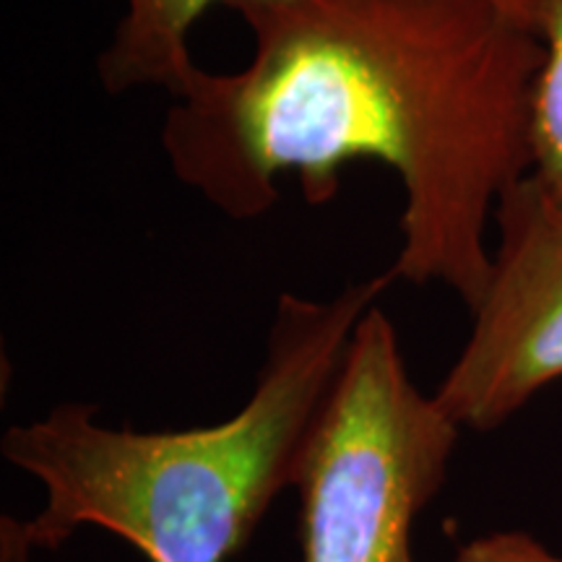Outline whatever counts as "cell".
<instances>
[{"mask_svg":"<svg viewBox=\"0 0 562 562\" xmlns=\"http://www.w3.org/2000/svg\"><path fill=\"white\" fill-rule=\"evenodd\" d=\"M252 53L193 70L159 144L180 186L235 222L269 214L294 175L311 206L355 161L402 182L391 271L448 286L469 313L492 277L490 222L529 178L542 37L501 0H237Z\"/></svg>","mask_w":562,"mask_h":562,"instance_id":"6da1fadb","label":"cell"},{"mask_svg":"<svg viewBox=\"0 0 562 562\" xmlns=\"http://www.w3.org/2000/svg\"><path fill=\"white\" fill-rule=\"evenodd\" d=\"M396 281L389 269L326 300L281 294L248 402L216 425L108 427L97 406L79 402L11 425L0 453L45 490L42 510L24 521L34 550H58L94 526L149 562H229L240 554L273 501L294 487L302 448L351 336Z\"/></svg>","mask_w":562,"mask_h":562,"instance_id":"7a4b0ae2","label":"cell"},{"mask_svg":"<svg viewBox=\"0 0 562 562\" xmlns=\"http://www.w3.org/2000/svg\"><path fill=\"white\" fill-rule=\"evenodd\" d=\"M461 432L414 383L393 321L370 307L300 456L302 562H417L414 526Z\"/></svg>","mask_w":562,"mask_h":562,"instance_id":"3957f363","label":"cell"},{"mask_svg":"<svg viewBox=\"0 0 562 562\" xmlns=\"http://www.w3.org/2000/svg\"><path fill=\"white\" fill-rule=\"evenodd\" d=\"M487 292L435 391L461 430L492 432L562 381V203L524 178L495 211Z\"/></svg>","mask_w":562,"mask_h":562,"instance_id":"277c9868","label":"cell"},{"mask_svg":"<svg viewBox=\"0 0 562 562\" xmlns=\"http://www.w3.org/2000/svg\"><path fill=\"white\" fill-rule=\"evenodd\" d=\"M214 3L237 0H125L121 21L97 58V79L110 97L136 89H165L175 97L193 76L195 21ZM513 16L539 32V0H501Z\"/></svg>","mask_w":562,"mask_h":562,"instance_id":"5b68a950","label":"cell"},{"mask_svg":"<svg viewBox=\"0 0 562 562\" xmlns=\"http://www.w3.org/2000/svg\"><path fill=\"white\" fill-rule=\"evenodd\" d=\"M542 66L531 102V178L562 203V0H539Z\"/></svg>","mask_w":562,"mask_h":562,"instance_id":"8992f818","label":"cell"},{"mask_svg":"<svg viewBox=\"0 0 562 562\" xmlns=\"http://www.w3.org/2000/svg\"><path fill=\"white\" fill-rule=\"evenodd\" d=\"M446 562H562V552L526 531H490L467 539Z\"/></svg>","mask_w":562,"mask_h":562,"instance_id":"52a82bcc","label":"cell"},{"mask_svg":"<svg viewBox=\"0 0 562 562\" xmlns=\"http://www.w3.org/2000/svg\"><path fill=\"white\" fill-rule=\"evenodd\" d=\"M34 552L24 518H0V562H34Z\"/></svg>","mask_w":562,"mask_h":562,"instance_id":"ba28073f","label":"cell"}]
</instances>
